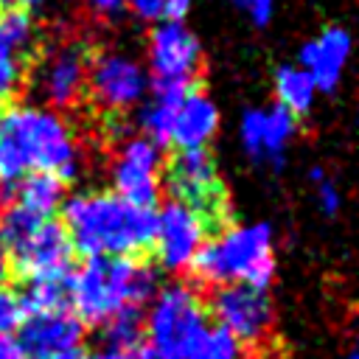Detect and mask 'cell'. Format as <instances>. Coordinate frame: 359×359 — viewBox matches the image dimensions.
Instances as JSON below:
<instances>
[{"mask_svg": "<svg viewBox=\"0 0 359 359\" xmlns=\"http://www.w3.org/2000/svg\"><path fill=\"white\" fill-rule=\"evenodd\" d=\"M309 177H311V182H314V194H317L320 210H323L325 216H334V213L339 210V205H342V194H339L337 182H334L323 168H311Z\"/></svg>", "mask_w": 359, "mask_h": 359, "instance_id": "obj_25", "label": "cell"}, {"mask_svg": "<svg viewBox=\"0 0 359 359\" xmlns=\"http://www.w3.org/2000/svg\"><path fill=\"white\" fill-rule=\"evenodd\" d=\"M244 17H250V22L252 25H258V28H264V25H269V20H272V14H275V3L272 0H230Z\"/></svg>", "mask_w": 359, "mask_h": 359, "instance_id": "obj_27", "label": "cell"}, {"mask_svg": "<svg viewBox=\"0 0 359 359\" xmlns=\"http://www.w3.org/2000/svg\"><path fill=\"white\" fill-rule=\"evenodd\" d=\"M216 325L224 328L241 348L266 345L275 328V306L266 289L255 286H216L210 297Z\"/></svg>", "mask_w": 359, "mask_h": 359, "instance_id": "obj_10", "label": "cell"}, {"mask_svg": "<svg viewBox=\"0 0 359 359\" xmlns=\"http://www.w3.org/2000/svg\"><path fill=\"white\" fill-rule=\"evenodd\" d=\"M3 252L8 255V264L25 280H42V278H67L76 250H73L62 222L45 219V222H36L34 227H28Z\"/></svg>", "mask_w": 359, "mask_h": 359, "instance_id": "obj_11", "label": "cell"}, {"mask_svg": "<svg viewBox=\"0 0 359 359\" xmlns=\"http://www.w3.org/2000/svg\"><path fill=\"white\" fill-rule=\"evenodd\" d=\"M241 353H244V348L224 328L208 323V328L199 334L188 359H241Z\"/></svg>", "mask_w": 359, "mask_h": 359, "instance_id": "obj_22", "label": "cell"}, {"mask_svg": "<svg viewBox=\"0 0 359 359\" xmlns=\"http://www.w3.org/2000/svg\"><path fill=\"white\" fill-rule=\"evenodd\" d=\"M348 359H359V356H356V353H348Z\"/></svg>", "mask_w": 359, "mask_h": 359, "instance_id": "obj_36", "label": "cell"}, {"mask_svg": "<svg viewBox=\"0 0 359 359\" xmlns=\"http://www.w3.org/2000/svg\"><path fill=\"white\" fill-rule=\"evenodd\" d=\"M56 359H93V356H87V353L79 348V351H70V353H65V356H56Z\"/></svg>", "mask_w": 359, "mask_h": 359, "instance_id": "obj_33", "label": "cell"}, {"mask_svg": "<svg viewBox=\"0 0 359 359\" xmlns=\"http://www.w3.org/2000/svg\"><path fill=\"white\" fill-rule=\"evenodd\" d=\"M81 171V146L73 126L39 104L0 107V185L28 174H53L62 182Z\"/></svg>", "mask_w": 359, "mask_h": 359, "instance_id": "obj_1", "label": "cell"}, {"mask_svg": "<svg viewBox=\"0 0 359 359\" xmlns=\"http://www.w3.org/2000/svg\"><path fill=\"white\" fill-rule=\"evenodd\" d=\"M0 359H36L31 351H25L14 337L0 339Z\"/></svg>", "mask_w": 359, "mask_h": 359, "instance_id": "obj_30", "label": "cell"}, {"mask_svg": "<svg viewBox=\"0 0 359 359\" xmlns=\"http://www.w3.org/2000/svg\"><path fill=\"white\" fill-rule=\"evenodd\" d=\"M149 84L160 87H194L202 67V45L196 34L180 20H160L149 31Z\"/></svg>", "mask_w": 359, "mask_h": 359, "instance_id": "obj_9", "label": "cell"}, {"mask_svg": "<svg viewBox=\"0 0 359 359\" xmlns=\"http://www.w3.org/2000/svg\"><path fill=\"white\" fill-rule=\"evenodd\" d=\"M157 210L129 205L109 191H84L65 196L62 227L73 250L87 258L95 255H123L135 258L154 238Z\"/></svg>", "mask_w": 359, "mask_h": 359, "instance_id": "obj_2", "label": "cell"}, {"mask_svg": "<svg viewBox=\"0 0 359 359\" xmlns=\"http://www.w3.org/2000/svg\"><path fill=\"white\" fill-rule=\"evenodd\" d=\"M93 50L81 39H62L36 50L31 90L48 109H70L84 98Z\"/></svg>", "mask_w": 359, "mask_h": 359, "instance_id": "obj_6", "label": "cell"}, {"mask_svg": "<svg viewBox=\"0 0 359 359\" xmlns=\"http://www.w3.org/2000/svg\"><path fill=\"white\" fill-rule=\"evenodd\" d=\"M157 292V269L137 258L95 255L67 278V303L81 325L104 328L140 311Z\"/></svg>", "mask_w": 359, "mask_h": 359, "instance_id": "obj_3", "label": "cell"}, {"mask_svg": "<svg viewBox=\"0 0 359 359\" xmlns=\"http://www.w3.org/2000/svg\"><path fill=\"white\" fill-rule=\"evenodd\" d=\"M84 3L95 17H104V20H115L123 14V0H84Z\"/></svg>", "mask_w": 359, "mask_h": 359, "instance_id": "obj_29", "label": "cell"}, {"mask_svg": "<svg viewBox=\"0 0 359 359\" xmlns=\"http://www.w3.org/2000/svg\"><path fill=\"white\" fill-rule=\"evenodd\" d=\"M84 337V325L67 309L31 311L20 325V345L31 351L36 359H56L70 351H79Z\"/></svg>", "mask_w": 359, "mask_h": 359, "instance_id": "obj_15", "label": "cell"}, {"mask_svg": "<svg viewBox=\"0 0 359 359\" xmlns=\"http://www.w3.org/2000/svg\"><path fill=\"white\" fill-rule=\"evenodd\" d=\"M194 0H163V20H185Z\"/></svg>", "mask_w": 359, "mask_h": 359, "instance_id": "obj_31", "label": "cell"}, {"mask_svg": "<svg viewBox=\"0 0 359 359\" xmlns=\"http://www.w3.org/2000/svg\"><path fill=\"white\" fill-rule=\"evenodd\" d=\"M11 3H14V0H0V8H8Z\"/></svg>", "mask_w": 359, "mask_h": 359, "instance_id": "obj_34", "label": "cell"}, {"mask_svg": "<svg viewBox=\"0 0 359 359\" xmlns=\"http://www.w3.org/2000/svg\"><path fill=\"white\" fill-rule=\"evenodd\" d=\"M84 95L104 115L118 118L143 104V98L149 95V73L129 53H121V50L93 53Z\"/></svg>", "mask_w": 359, "mask_h": 359, "instance_id": "obj_8", "label": "cell"}, {"mask_svg": "<svg viewBox=\"0 0 359 359\" xmlns=\"http://www.w3.org/2000/svg\"><path fill=\"white\" fill-rule=\"evenodd\" d=\"M0 210H3V185H0Z\"/></svg>", "mask_w": 359, "mask_h": 359, "instance_id": "obj_35", "label": "cell"}, {"mask_svg": "<svg viewBox=\"0 0 359 359\" xmlns=\"http://www.w3.org/2000/svg\"><path fill=\"white\" fill-rule=\"evenodd\" d=\"M22 320H25V309H22L20 294L6 289V286H0V339L17 334Z\"/></svg>", "mask_w": 359, "mask_h": 359, "instance_id": "obj_24", "label": "cell"}, {"mask_svg": "<svg viewBox=\"0 0 359 359\" xmlns=\"http://www.w3.org/2000/svg\"><path fill=\"white\" fill-rule=\"evenodd\" d=\"M351 56V34L342 25H328L300 48L297 67L314 81L317 93H331L342 81Z\"/></svg>", "mask_w": 359, "mask_h": 359, "instance_id": "obj_16", "label": "cell"}, {"mask_svg": "<svg viewBox=\"0 0 359 359\" xmlns=\"http://www.w3.org/2000/svg\"><path fill=\"white\" fill-rule=\"evenodd\" d=\"M165 185L171 199L199 210L210 227L224 224L227 219V188L219 177L216 160L208 149H180L174 151L165 168Z\"/></svg>", "mask_w": 359, "mask_h": 359, "instance_id": "obj_7", "label": "cell"}, {"mask_svg": "<svg viewBox=\"0 0 359 359\" xmlns=\"http://www.w3.org/2000/svg\"><path fill=\"white\" fill-rule=\"evenodd\" d=\"M191 269L213 286L266 289L275 278V230L269 222L230 224L208 238Z\"/></svg>", "mask_w": 359, "mask_h": 359, "instance_id": "obj_4", "label": "cell"}, {"mask_svg": "<svg viewBox=\"0 0 359 359\" xmlns=\"http://www.w3.org/2000/svg\"><path fill=\"white\" fill-rule=\"evenodd\" d=\"M208 230L210 222L199 210L177 199L165 202L154 219V238H151L157 264L168 272L191 269L194 258L208 241Z\"/></svg>", "mask_w": 359, "mask_h": 359, "instance_id": "obj_12", "label": "cell"}, {"mask_svg": "<svg viewBox=\"0 0 359 359\" xmlns=\"http://www.w3.org/2000/svg\"><path fill=\"white\" fill-rule=\"evenodd\" d=\"M123 8H129L135 17L146 22L163 20V0H123Z\"/></svg>", "mask_w": 359, "mask_h": 359, "instance_id": "obj_28", "label": "cell"}, {"mask_svg": "<svg viewBox=\"0 0 359 359\" xmlns=\"http://www.w3.org/2000/svg\"><path fill=\"white\" fill-rule=\"evenodd\" d=\"M205 328L208 311L199 292L182 280L165 283L149 300L143 320L146 353L149 359H188Z\"/></svg>", "mask_w": 359, "mask_h": 359, "instance_id": "obj_5", "label": "cell"}, {"mask_svg": "<svg viewBox=\"0 0 359 359\" xmlns=\"http://www.w3.org/2000/svg\"><path fill=\"white\" fill-rule=\"evenodd\" d=\"M8 272H11V264H8V255H6L3 247H0V286L8 280Z\"/></svg>", "mask_w": 359, "mask_h": 359, "instance_id": "obj_32", "label": "cell"}, {"mask_svg": "<svg viewBox=\"0 0 359 359\" xmlns=\"http://www.w3.org/2000/svg\"><path fill=\"white\" fill-rule=\"evenodd\" d=\"M0 48L11 50L22 62H31L39 50V28L28 8L8 6L0 8Z\"/></svg>", "mask_w": 359, "mask_h": 359, "instance_id": "obj_19", "label": "cell"}, {"mask_svg": "<svg viewBox=\"0 0 359 359\" xmlns=\"http://www.w3.org/2000/svg\"><path fill=\"white\" fill-rule=\"evenodd\" d=\"M25 70H28V62L0 48V107H6L17 95V90L25 84Z\"/></svg>", "mask_w": 359, "mask_h": 359, "instance_id": "obj_23", "label": "cell"}, {"mask_svg": "<svg viewBox=\"0 0 359 359\" xmlns=\"http://www.w3.org/2000/svg\"><path fill=\"white\" fill-rule=\"evenodd\" d=\"M65 188L67 182L53 174H28L14 182V196L8 205L25 210L34 219H50L65 202Z\"/></svg>", "mask_w": 359, "mask_h": 359, "instance_id": "obj_18", "label": "cell"}, {"mask_svg": "<svg viewBox=\"0 0 359 359\" xmlns=\"http://www.w3.org/2000/svg\"><path fill=\"white\" fill-rule=\"evenodd\" d=\"M93 359H149L143 342H101Z\"/></svg>", "mask_w": 359, "mask_h": 359, "instance_id": "obj_26", "label": "cell"}, {"mask_svg": "<svg viewBox=\"0 0 359 359\" xmlns=\"http://www.w3.org/2000/svg\"><path fill=\"white\" fill-rule=\"evenodd\" d=\"M67 278L28 280L25 292L20 294L25 314H31V311H50V309H67Z\"/></svg>", "mask_w": 359, "mask_h": 359, "instance_id": "obj_21", "label": "cell"}, {"mask_svg": "<svg viewBox=\"0 0 359 359\" xmlns=\"http://www.w3.org/2000/svg\"><path fill=\"white\" fill-rule=\"evenodd\" d=\"M275 104L283 107L289 115L300 118L314 107L317 87L297 65H280L275 73Z\"/></svg>", "mask_w": 359, "mask_h": 359, "instance_id": "obj_20", "label": "cell"}, {"mask_svg": "<svg viewBox=\"0 0 359 359\" xmlns=\"http://www.w3.org/2000/svg\"><path fill=\"white\" fill-rule=\"evenodd\" d=\"M297 132V118L289 115L283 107H250L244 109L238 121V140L244 154L269 168H280L289 143L294 140Z\"/></svg>", "mask_w": 359, "mask_h": 359, "instance_id": "obj_14", "label": "cell"}, {"mask_svg": "<svg viewBox=\"0 0 359 359\" xmlns=\"http://www.w3.org/2000/svg\"><path fill=\"white\" fill-rule=\"evenodd\" d=\"M216 129H219V107L213 104V98L205 90L188 87L174 109L168 143L177 146V151L180 149H208Z\"/></svg>", "mask_w": 359, "mask_h": 359, "instance_id": "obj_17", "label": "cell"}, {"mask_svg": "<svg viewBox=\"0 0 359 359\" xmlns=\"http://www.w3.org/2000/svg\"><path fill=\"white\" fill-rule=\"evenodd\" d=\"M163 154L143 135H132L121 143L112 160V188L115 196L126 199L129 205L154 210L160 191H163Z\"/></svg>", "mask_w": 359, "mask_h": 359, "instance_id": "obj_13", "label": "cell"}]
</instances>
